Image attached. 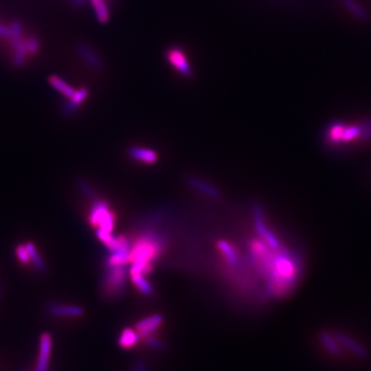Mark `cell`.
I'll return each instance as SVG.
<instances>
[{
    "label": "cell",
    "mask_w": 371,
    "mask_h": 371,
    "mask_svg": "<svg viewBox=\"0 0 371 371\" xmlns=\"http://www.w3.org/2000/svg\"><path fill=\"white\" fill-rule=\"evenodd\" d=\"M345 4H346V6L348 7V8H350V10L351 11H353L357 16H359V17H364V13H363V11L361 10V9H359L356 5H354V3L353 2H351V0H346V2H345Z\"/></svg>",
    "instance_id": "29"
},
{
    "label": "cell",
    "mask_w": 371,
    "mask_h": 371,
    "mask_svg": "<svg viewBox=\"0 0 371 371\" xmlns=\"http://www.w3.org/2000/svg\"><path fill=\"white\" fill-rule=\"evenodd\" d=\"M0 292H2V287H0Z\"/></svg>",
    "instance_id": "32"
},
{
    "label": "cell",
    "mask_w": 371,
    "mask_h": 371,
    "mask_svg": "<svg viewBox=\"0 0 371 371\" xmlns=\"http://www.w3.org/2000/svg\"><path fill=\"white\" fill-rule=\"evenodd\" d=\"M11 45L14 48L18 43L22 40V25L19 22H13L11 24Z\"/></svg>",
    "instance_id": "23"
},
{
    "label": "cell",
    "mask_w": 371,
    "mask_h": 371,
    "mask_svg": "<svg viewBox=\"0 0 371 371\" xmlns=\"http://www.w3.org/2000/svg\"><path fill=\"white\" fill-rule=\"evenodd\" d=\"M253 215H254V221H255V228L258 235L261 237L263 241H265L271 249L278 250L281 248V244L278 240V238L275 236V234L269 229L267 225L265 224L263 212L260 205L256 204L253 208Z\"/></svg>",
    "instance_id": "5"
},
{
    "label": "cell",
    "mask_w": 371,
    "mask_h": 371,
    "mask_svg": "<svg viewBox=\"0 0 371 371\" xmlns=\"http://www.w3.org/2000/svg\"><path fill=\"white\" fill-rule=\"evenodd\" d=\"M163 250V239L154 232H146L142 234L134 244H131L129 254L130 274L146 275L152 270V262Z\"/></svg>",
    "instance_id": "2"
},
{
    "label": "cell",
    "mask_w": 371,
    "mask_h": 371,
    "mask_svg": "<svg viewBox=\"0 0 371 371\" xmlns=\"http://www.w3.org/2000/svg\"><path fill=\"white\" fill-rule=\"evenodd\" d=\"M132 371H148V365L144 360L138 359L134 362Z\"/></svg>",
    "instance_id": "28"
},
{
    "label": "cell",
    "mask_w": 371,
    "mask_h": 371,
    "mask_svg": "<svg viewBox=\"0 0 371 371\" xmlns=\"http://www.w3.org/2000/svg\"><path fill=\"white\" fill-rule=\"evenodd\" d=\"M76 51L78 55L84 59V61L87 63L90 67H92L95 70H99L102 66V63L99 59V57L85 44H79L76 47Z\"/></svg>",
    "instance_id": "13"
},
{
    "label": "cell",
    "mask_w": 371,
    "mask_h": 371,
    "mask_svg": "<svg viewBox=\"0 0 371 371\" xmlns=\"http://www.w3.org/2000/svg\"><path fill=\"white\" fill-rule=\"evenodd\" d=\"M91 3L94 7L97 20L100 23H106L109 20V11L104 0H91Z\"/></svg>",
    "instance_id": "22"
},
{
    "label": "cell",
    "mask_w": 371,
    "mask_h": 371,
    "mask_svg": "<svg viewBox=\"0 0 371 371\" xmlns=\"http://www.w3.org/2000/svg\"><path fill=\"white\" fill-rule=\"evenodd\" d=\"M125 265L105 266V272L101 280L102 294L107 298L121 295L125 288Z\"/></svg>",
    "instance_id": "3"
},
{
    "label": "cell",
    "mask_w": 371,
    "mask_h": 371,
    "mask_svg": "<svg viewBox=\"0 0 371 371\" xmlns=\"http://www.w3.org/2000/svg\"><path fill=\"white\" fill-rule=\"evenodd\" d=\"M333 334L341 347L346 348L348 351H350L351 353H353L354 355H356L361 359H366L368 357L367 349L349 334L340 331L334 332Z\"/></svg>",
    "instance_id": "7"
},
{
    "label": "cell",
    "mask_w": 371,
    "mask_h": 371,
    "mask_svg": "<svg viewBox=\"0 0 371 371\" xmlns=\"http://www.w3.org/2000/svg\"><path fill=\"white\" fill-rule=\"evenodd\" d=\"M49 83L51 84L53 88H55L57 91H59L61 94H63L67 98H70L75 92V90L71 87V86H69L64 79H62L58 75H55V74L51 75L49 77Z\"/></svg>",
    "instance_id": "19"
},
{
    "label": "cell",
    "mask_w": 371,
    "mask_h": 371,
    "mask_svg": "<svg viewBox=\"0 0 371 371\" xmlns=\"http://www.w3.org/2000/svg\"><path fill=\"white\" fill-rule=\"evenodd\" d=\"M25 42H26V47H27L28 53L35 54V53L38 52L40 45H39V40L36 37L31 36V37H29V38H28Z\"/></svg>",
    "instance_id": "27"
},
{
    "label": "cell",
    "mask_w": 371,
    "mask_h": 371,
    "mask_svg": "<svg viewBox=\"0 0 371 371\" xmlns=\"http://www.w3.org/2000/svg\"><path fill=\"white\" fill-rule=\"evenodd\" d=\"M15 51V56L13 59V65L15 67H21L25 60H26V56H27V47H26V42L25 40H21L20 43H18L14 48Z\"/></svg>",
    "instance_id": "21"
},
{
    "label": "cell",
    "mask_w": 371,
    "mask_h": 371,
    "mask_svg": "<svg viewBox=\"0 0 371 371\" xmlns=\"http://www.w3.org/2000/svg\"><path fill=\"white\" fill-rule=\"evenodd\" d=\"M167 60L179 72L184 75L191 74V66L183 50L179 48H171L167 51Z\"/></svg>",
    "instance_id": "9"
},
{
    "label": "cell",
    "mask_w": 371,
    "mask_h": 371,
    "mask_svg": "<svg viewBox=\"0 0 371 371\" xmlns=\"http://www.w3.org/2000/svg\"><path fill=\"white\" fill-rule=\"evenodd\" d=\"M46 311L49 316L54 318H79L84 315V308L75 304L64 303H49L46 306Z\"/></svg>",
    "instance_id": "6"
},
{
    "label": "cell",
    "mask_w": 371,
    "mask_h": 371,
    "mask_svg": "<svg viewBox=\"0 0 371 371\" xmlns=\"http://www.w3.org/2000/svg\"><path fill=\"white\" fill-rule=\"evenodd\" d=\"M0 37H4V38L11 37V29L2 23H0Z\"/></svg>",
    "instance_id": "30"
},
{
    "label": "cell",
    "mask_w": 371,
    "mask_h": 371,
    "mask_svg": "<svg viewBox=\"0 0 371 371\" xmlns=\"http://www.w3.org/2000/svg\"><path fill=\"white\" fill-rule=\"evenodd\" d=\"M129 156L136 161L147 164H153L158 159L157 153L147 148H132L129 150Z\"/></svg>",
    "instance_id": "14"
},
{
    "label": "cell",
    "mask_w": 371,
    "mask_h": 371,
    "mask_svg": "<svg viewBox=\"0 0 371 371\" xmlns=\"http://www.w3.org/2000/svg\"><path fill=\"white\" fill-rule=\"evenodd\" d=\"M218 249L224 255L225 260L228 262V264L232 266H237L239 264L240 260L238 258V254L229 242L226 240H220L218 242Z\"/></svg>",
    "instance_id": "16"
},
{
    "label": "cell",
    "mask_w": 371,
    "mask_h": 371,
    "mask_svg": "<svg viewBox=\"0 0 371 371\" xmlns=\"http://www.w3.org/2000/svg\"><path fill=\"white\" fill-rule=\"evenodd\" d=\"M51 353H52V336L50 333L45 332L40 335L39 338V351L35 371H48Z\"/></svg>",
    "instance_id": "8"
},
{
    "label": "cell",
    "mask_w": 371,
    "mask_h": 371,
    "mask_svg": "<svg viewBox=\"0 0 371 371\" xmlns=\"http://www.w3.org/2000/svg\"><path fill=\"white\" fill-rule=\"evenodd\" d=\"M250 254L256 267L266 277V291L270 296H287L297 286L303 270L298 254L284 248L273 250L262 239L252 241Z\"/></svg>",
    "instance_id": "1"
},
{
    "label": "cell",
    "mask_w": 371,
    "mask_h": 371,
    "mask_svg": "<svg viewBox=\"0 0 371 371\" xmlns=\"http://www.w3.org/2000/svg\"><path fill=\"white\" fill-rule=\"evenodd\" d=\"M89 91L87 88H80L75 90L74 94L69 98V100L63 105L62 111L64 116H71L76 111L78 106L88 97Z\"/></svg>",
    "instance_id": "11"
},
{
    "label": "cell",
    "mask_w": 371,
    "mask_h": 371,
    "mask_svg": "<svg viewBox=\"0 0 371 371\" xmlns=\"http://www.w3.org/2000/svg\"><path fill=\"white\" fill-rule=\"evenodd\" d=\"M25 245L28 250V253H29L30 262H32L34 268L39 272H45L46 269H47V264H46L43 257L40 256L39 252L37 251L35 244L31 241H27L25 243Z\"/></svg>",
    "instance_id": "18"
},
{
    "label": "cell",
    "mask_w": 371,
    "mask_h": 371,
    "mask_svg": "<svg viewBox=\"0 0 371 371\" xmlns=\"http://www.w3.org/2000/svg\"><path fill=\"white\" fill-rule=\"evenodd\" d=\"M189 184L192 186V188L196 189L197 191L201 192L202 194L212 197V198H219L220 197V193L219 191L211 184L207 183L205 181L198 179V178H190L189 179Z\"/></svg>",
    "instance_id": "17"
},
{
    "label": "cell",
    "mask_w": 371,
    "mask_h": 371,
    "mask_svg": "<svg viewBox=\"0 0 371 371\" xmlns=\"http://www.w3.org/2000/svg\"><path fill=\"white\" fill-rule=\"evenodd\" d=\"M77 189L81 192V194L88 199H92V201L94 200V199H96V195H95V192L92 188V186L86 181V180H79L77 181Z\"/></svg>",
    "instance_id": "24"
},
{
    "label": "cell",
    "mask_w": 371,
    "mask_h": 371,
    "mask_svg": "<svg viewBox=\"0 0 371 371\" xmlns=\"http://www.w3.org/2000/svg\"><path fill=\"white\" fill-rule=\"evenodd\" d=\"M89 222L92 226L97 227V229L112 233L115 229L116 216L109 210L106 201L94 199L89 213Z\"/></svg>",
    "instance_id": "4"
},
{
    "label": "cell",
    "mask_w": 371,
    "mask_h": 371,
    "mask_svg": "<svg viewBox=\"0 0 371 371\" xmlns=\"http://www.w3.org/2000/svg\"><path fill=\"white\" fill-rule=\"evenodd\" d=\"M131 280L134 283V286L145 295L151 296L154 293V288L151 282L142 274H130Z\"/></svg>",
    "instance_id": "20"
},
{
    "label": "cell",
    "mask_w": 371,
    "mask_h": 371,
    "mask_svg": "<svg viewBox=\"0 0 371 371\" xmlns=\"http://www.w3.org/2000/svg\"><path fill=\"white\" fill-rule=\"evenodd\" d=\"M139 339L140 337L136 330L132 328H126L120 334L119 339H118V344L122 349L128 350V349H132L133 347H135L138 344Z\"/></svg>",
    "instance_id": "15"
},
{
    "label": "cell",
    "mask_w": 371,
    "mask_h": 371,
    "mask_svg": "<svg viewBox=\"0 0 371 371\" xmlns=\"http://www.w3.org/2000/svg\"><path fill=\"white\" fill-rule=\"evenodd\" d=\"M16 255L18 257V259L20 262H22L23 264H28L30 262V256L29 253H28V250L24 244H19L16 248Z\"/></svg>",
    "instance_id": "26"
},
{
    "label": "cell",
    "mask_w": 371,
    "mask_h": 371,
    "mask_svg": "<svg viewBox=\"0 0 371 371\" xmlns=\"http://www.w3.org/2000/svg\"><path fill=\"white\" fill-rule=\"evenodd\" d=\"M163 323V317L161 315H153L144 320L139 321L136 324L135 330L137 331L140 338H146L153 335Z\"/></svg>",
    "instance_id": "10"
},
{
    "label": "cell",
    "mask_w": 371,
    "mask_h": 371,
    "mask_svg": "<svg viewBox=\"0 0 371 371\" xmlns=\"http://www.w3.org/2000/svg\"><path fill=\"white\" fill-rule=\"evenodd\" d=\"M85 2V0H73V3H74V5H76V6H80V5H83V3Z\"/></svg>",
    "instance_id": "31"
},
{
    "label": "cell",
    "mask_w": 371,
    "mask_h": 371,
    "mask_svg": "<svg viewBox=\"0 0 371 371\" xmlns=\"http://www.w3.org/2000/svg\"><path fill=\"white\" fill-rule=\"evenodd\" d=\"M319 338L321 344L323 345L324 349L333 357H340L342 354L340 344L335 338L334 334L329 331H322L319 334Z\"/></svg>",
    "instance_id": "12"
},
{
    "label": "cell",
    "mask_w": 371,
    "mask_h": 371,
    "mask_svg": "<svg viewBox=\"0 0 371 371\" xmlns=\"http://www.w3.org/2000/svg\"><path fill=\"white\" fill-rule=\"evenodd\" d=\"M145 341H146V345L150 349H152L156 352H162V351L165 350V344L163 342V340H161L158 337H155V336L151 335V336L146 337Z\"/></svg>",
    "instance_id": "25"
}]
</instances>
